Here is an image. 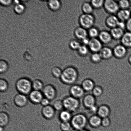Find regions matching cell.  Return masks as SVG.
I'll list each match as a JSON object with an SVG mask.
<instances>
[{"label":"cell","mask_w":131,"mask_h":131,"mask_svg":"<svg viewBox=\"0 0 131 131\" xmlns=\"http://www.w3.org/2000/svg\"><path fill=\"white\" fill-rule=\"evenodd\" d=\"M13 3H14L15 5H16L17 4H18L19 3H20V1H13Z\"/></svg>","instance_id":"cell-49"},{"label":"cell","mask_w":131,"mask_h":131,"mask_svg":"<svg viewBox=\"0 0 131 131\" xmlns=\"http://www.w3.org/2000/svg\"><path fill=\"white\" fill-rule=\"evenodd\" d=\"M9 117L8 114L4 112H1L0 113V125L1 127L6 126L9 122Z\"/></svg>","instance_id":"cell-28"},{"label":"cell","mask_w":131,"mask_h":131,"mask_svg":"<svg viewBox=\"0 0 131 131\" xmlns=\"http://www.w3.org/2000/svg\"><path fill=\"white\" fill-rule=\"evenodd\" d=\"M85 92H92L96 86L94 81L90 78H86L82 81L81 85Z\"/></svg>","instance_id":"cell-17"},{"label":"cell","mask_w":131,"mask_h":131,"mask_svg":"<svg viewBox=\"0 0 131 131\" xmlns=\"http://www.w3.org/2000/svg\"><path fill=\"white\" fill-rule=\"evenodd\" d=\"M77 51L80 56L84 57L88 55L90 50L88 46L82 45Z\"/></svg>","instance_id":"cell-33"},{"label":"cell","mask_w":131,"mask_h":131,"mask_svg":"<svg viewBox=\"0 0 131 131\" xmlns=\"http://www.w3.org/2000/svg\"><path fill=\"white\" fill-rule=\"evenodd\" d=\"M47 4L49 8L52 11H58L61 9V1L58 0H51L47 1Z\"/></svg>","instance_id":"cell-24"},{"label":"cell","mask_w":131,"mask_h":131,"mask_svg":"<svg viewBox=\"0 0 131 131\" xmlns=\"http://www.w3.org/2000/svg\"><path fill=\"white\" fill-rule=\"evenodd\" d=\"M113 50V56L119 59L124 58L127 53V48L121 43L115 46Z\"/></svg>","instance_id":"cell-10"},{"label":"cell","mask_w":131,"mask_h":131,"mask_svg":"<svg viewBox=\"0 0 131 131\" xmlns=\"http://www.w3.org/2000/svg\"><path fill=\"white\" fill-rule=\"evenodd\" d=\"M102 118L97 114L92 115L88 118V124L91 127L97 129L101 126Z\"/></svg>","instance_id":"cell-15"},{"label":"cell","mask_w":131,"mask_h":131,"mask_svg":"<svg viewBox=\"0 0 131 131\" xmlns=\"http://www.w3.org/2000/svg\"><path fill=\"white\" fill-rule=\"evenodd\" d=\"M9 84L7 81L3 78L0 80V91L1 92H6L8 89Z\"/></svg>","instance_id":"cell-41"},{"label":"cell","mask_w":131,"mask_h":131,"mask_svg":"<svg viewBox=\"0 0 131 131\" xmlns=\"http://www.w3.org/2000/svg\"><path fill=\"white\" fill-rule=\"evenodd\" d=\"M81 45L79 41L75 39L72 40L69 43V48L73 50L78 51Z\"/></svg>","instance_id":"cell-35"},{"label":"cell","mask_w":131,"mask_h":131,"mask_svg":"<svg viewBox=\"0 0 131 131\" xmlns=\"http://www.w3.org/2000/svg\"><path fill=\"white\" fill-rule=\"evenodd\" d=\"M62 70L58 67H53L51 70V73L54 77L56 78H61Z\"/></svg>","instance_id":"cell-40"},{"label":"cell","mask_w":131,"mask_h":131,"mask_svg":"<svg viewBox=\"0 0 131 131\" xmlns=\"http://www.w3.org/2000/svg\"><path fill=\"white\" fill-rule=\"evenodd\" d=\"M74 34L77 39L81 41L88 37V30L80 26L75 28Z\"/></svg>","instance_id":"cell-19"},{"label":"cell","mask_w":131,"mask_h":131,"mask_svg":"<svg viewBox=\"0 0 131 131\" xmlns=\"http://www.w3.org/2000/svg\"><path fill=\"white\" fill-rule=\"evenodd\" d=\"M118 3L120 9L129 10L131 6L130 1L128 0H120Z\"/></svg>","instance_id":"cell-34"},{"label":"cell","mask_w":131,"mask_h":131,"mask_svg":"<svg viewBox=\"0 0 131 131\" xmlns=\"http://www.w3.org/2000/svg\"><path fill=\"white\" fill-rule=\"evenodd\" d=\"M111 113V108L108 105L103 104L98 106L97 115L101 118L109 117Z\"/></svg>","instance_id":"cell-12"},{"label":"cell","mask_w":131,"mask_h":131,"mask_svg":"<svg viewBox=\"0 0 131 131\" xmlns=\"http://www.w3.org/2000/svg\"><path fill=\"white\" fill-rule=\"evenodd\" d=\"M88 47L90 51L92 53H99L103 47L98 38H90Z\"/></svg>","instance_id":"cell-11"},{"label":"cell","mask_w":131,"mask_h":131,"mask_svg":"<svg viewBox=\"0 0 131 131\" xmlns=\"http://www.w3.org/2000/svg\"><path fill=\"white\" fill-rule=\"evenodd\" d=\"M9 65L7 61L4 60L0 61V73L1 74L6 72L8 70Z\"/></svg>","instance_id":"cell-38"},{"label":"cell","mask_w":131,"mask_h":131,"mask_svg":"<svg viewBox=\"0 0 131 131\" xmlns=\"http://www.w3.org/2000/svg\"><path fill=\"white\" fill-rule=\"evenodd\" d=\"M25 5L21 3L15 5L14 8V11L15 13L19 15H21L24 13L25 12Z\"/></svg>","instance_id":"cell-32"},{"label":"cell","mask_w":131,"mask_h":131,"mask_svg":"<svg viewBox=\"0 0 131 131\" xmlns=\"http://www.w3.org/2000/svg\"><path fill=\"white\" fill-rule=\"evenodd\" d=\"M119 20L116 15H110L106 18V24L109 28L112 29L117 27Z\"/></svg>","instance_id":"cell-21"},{"label":"cell","mask_w":131,"mask_h":131,"mask_svg":"<svg viewBox=\"0 0 131 131\" xmlns=\"http://www.w3.org/2000/svg\"><path fill=\"white\" fill-rule=\"evenodd\" d=\"M121 44L127 48H131V32L127 31L124 33L120 40Z\"/></svg>","instance_id":"cell-25"},{"label":"cell","mask_w":131,"mask_h":131,"mask_svg":"<svg viewBox=\"0 0 131 131\" xmlns=\"http://www.w3.org/2000/svg\"><path fill=\"white\" fill-rule=\"evenodd\" d=\"M14 101L16 106L20 107H23L27 105L28 100L26 95L19 93L15 96Z\"/></svg>","instance_id":"cell-16"},{"label":"cell","mask_w":131,"mask_h":131,"mask_svg":"<svg viewBox=\"0 0 131 131\" xmlns=\"http://www.w3.org/2000/svg\"><path fill=\"white\" fill-rule=\"evenodd\" d=\"M103 7L105 11L110 15L117 14L120 10L118 2L114 0L105 1Z\"/></svg>","instance_id":"cell-6"},{"label":"cell","mask_w":131,"mask_h":131,"mask_svg":"<svg viewBox=\"0 0 131 131\" xmlns=\"http://www.w3.org/2000/svg\"><path fill=\"white\" fill-rule=\"evenodd\" d=\"M90 39V38L88 37L83 39V40H82V43H83L82 45L88 46L89 43Z\"/></svg>","instance_id":"cell-48"},{"label":"cell","mask_w":131,"mask_h":131,"mask_svg":"<svg viewBox=\"0 0 131 131\" xmlns=\"http://www.w3.org/2000/svg\"><path fill=\"white\" fill-rule=\"evenodd\" d=\"M104 1V0H92L90 2L94 9H100L103 7Z\"/></svg>","instance_id":"cell-36"},{"label":"cell","mask_w":131,"mask_h":131,"mask_svg":"<svg viewBox=\"0 0 131 131\" xmlns=\"http://www.w3.org/2000/svg\"><path fill=\"white\" fill-rule=\"evenodd\" d=\"M50 101L48 99L44 97L41 101L40 104L43 107H45L50 105Z\"/></svg>","instance_id":"cell-45"},{"label":"cell","mask_w":131,"mask_h":131,"mask_svg":"<svg viewBox=\"0 0 131 131\" xmlns=\"http://www.w3.org/2000/svg\"><path fill=\"white\" fill-rule=\"evenodd\" d=\"M110 32L113 39L116 40L121 39L125 33L124 30L118 27L111 29Z\"/></svg>","instance_id":"cell-23"},{"label":"cell","mask_w":131,"mask_h":131,"mask_svg":"<svg viewBox=\"0 0 131 131\" xmlns=\"http://www.w3.org/2000/svg\"><path fill=\"white\" fill-rule=\"evenodd\" d=\"M116 14L120 21L126 22L131 18V11L129 10L120 9Z\"/></svg>","instance_id":"cell-22"},{"label":"cell","mask_w":131,"mask_h":131,"mask_svg":"<svg viewBox=\"0 0 131 131\" xmlns=\"http://www.w3.org/2000/svg\"><path fill=\"white\" fill-rule=\"evenodd\" d=\"M91 92L92 94L96 98L100 97L103 94V88L101 85H96Z\"/></svg>","instance_id":"cell-29"},{"label":"cell","mask_w":131,"mask_h":131,"mask_svg":"<svg viewBox=\"0 0 131 131\" xmlns=\"http://www.w3.org/2000/svg\"><path fill=\"white\" fill-rule=\"evenodd\" d=\"M117 27L120 28V29H122L123 30H124V29H126V22L119 20Z\"/></svg>","instance_id":"cell-46"},{"label":"cell","mask_w":131,"mask_h":131,"mask_svg":"<svg viewBox=\"0 0 131 131\" xmlns=\"http://www.w3.org/2000/svg\"><path fill=\"white\" fill-rule=\"evenodd\" d=\"M4 127H1V128H0V131H4Z\"/></svg>","instance_id":"cell-52"},{"label":"cell","mask_w":131,"mask_h":131,"mask_svg":"<svg viewBox=\"0 0 131 131\" xmlns=\"http://www.w3.org/2000/svg\"><path fill=\"white\" fill-rule=\"evenodd\" d=\"M78 22L80 26L88 30L94 26L95 18L92 14L83 13L80 16Z\"/></svg>","instance_id":"cell-5"},{"label":"cell","mask_w":131,"mask_h":131,"mask_svg":"<svg viewBox=\"0 0 131 131\" xmlns=\"http://www.w3.org/2000/svg\"><path fill=\"white\" fill-rule=\"evenodd\" d=\"M100 31L97 28L93 27L88 29V37L90 38H98Z\"/></svg>","instance_id":"cell-31"},{"label":"cell","mask_w":131,"mask_h":131,"mask_svg":"<svg viewBox=\"0 0 131 131\" xmlns=\"http://www.w3.org/2000/svg\"><path fill=\"white\" fill-rule=\"evenodd\" d=\"M15 87L19 93L25 95H29L33 89L32 82L26 78H22L18 79L15 83Z\"/></svg>","instance_id":"cell-3"},{"label":"cell","mask_w":131,"mask_h":131,"mask_svg":"<svg viewBox=\"0 0 131 131\" xmlns=\"http://www.w3.org/2000/svg\"></svg>","instance_id":"cell-54"},{"label":"cell","mask_w":131,"mask_h":131,"mask_svg":"<svg viewBox=\"0 0 131 131\" xmlns=\"http://www.w3.org/2000/svg\"><path fill=\"white\" fill-rule=\"evenodd\" d=\"M13 3L11 0H0V3L2 6H8L11 5Z\"/></svg>","instance_id":"cell-44"},{"label":"cell","mask_w":131,"mask_h":131,"mask_svg":"<svg viewBox=\"0 0 131 131\" xmlns=\"http://www.w3.org/2000/svg\"><path fill=\"white\" fill-rule=\"evenodd\" d=\"M80 131H91L90 130H89V129H87L86 128L85 129H83V130H81Z\"/></svg>","instance_id":"cell-51"},{"label":"cell","mask_w":131,"mask_h":131,"mask_svg":"<svg viewBox=\"0 0 131 131\" xmlns=\"http://www.w3.org/2000/svg\"><path fill=\"white\" fill-rule=\"evenodd\" d=\"M98 39L102 44L107 45L112 41L113 38L110 32L107 30H102L100 32Z\"/></svg>","instance_id":"cell-18"},{"label":"cell","mask_w":131,"mask_h":131,"mask_svg":"<svg viewBox=\"0 0 131 131\" xmlns=\"http://www.w3.org/2000/svg\"><path fill=\"white\" fill-rule=\"evenodd\" d=\"M53 107L56 110L61 111L64 108L63 102L61 100H58L55 101L53 105Z\"/></svg>","instance_id":"cell-42"},{"label":"cell","mask_w":131,"mask_h":131,"mask_svg":"<svg viewBox=\"0 0 131 131\" xmlns=\"http://www.w3.org/2000/svg\"><path fill=\"white\" fill-rule=\"evenodd\" d=\"M43 95L40 91L33 90L29 94V99L32 103L34 104H40L43 98Z\"/></svg>","instance_id":"cell-13"},{"label":"cell","mask_w":131,"mask_h":131,"mask_svg":"<svg viewBox=\"0 0 131 131\" xmlns=\"http://www.w3.org/2000/svg\"><path fill=\"white\" fill-rule=\"evenodd\" d=\"M42 92L44 97L50 101L54 99L57 95V91L56 88L51 84L45 86L42 90Z\"/></svg>","instance_id":"cell-9"},{"label":"cell","mask_w":131,"mask_h":131,"mask_svg":"<svg viewBox=\"0 0 131 131\" xmlns=\"http://www.w3.org/2000/svg\"><path fill=\"white\" fill-rule=\"evenodd\" d=\"M88 121V118L85 114L79 113L73 116L70 123L73 129L80 131L86 129Z\"/></svg>","instance_id":"cell-2"},{"label":"cell","mask_w":131,"mask_h":131,"mask_svg":"<svg viewBox=\"0 0 131 131\" xmlns=\"http://www.w3.org/2000/svg\"><path fill=\"white\" fill-rule=\"evenodd\" d=\"M42 114L45 118L51 120L54 117L56 114V110L53 106L49 105L43 107L42 110Z\"/></svg>","instance_id":"cell-14"},{"label":"cell","mask_w":131,"mask_h":131,"mask_svg":"<svg viewBox=\"0 0 131 131\" xmlns=\"http://www.w3.org/2000/svg\"><path fill=\"white\" fill-rule=\"evenodd\" d=\"M64 108L71 113L77 112L80 106L79 100L70 96H67L63 100Z\"/></svg>","instance_id":"cell-4"},{"label":"cell","mask_w":131,"mask_h":131,"mask_svg":"<svg viewBox=\"0 0 131 131\" xmlns=\"http://www.w3.org/2000/svg\"><path fill=\"white\" fill-rule=\"evenodd\" d=\"M81 9L83 14H92L93 12V8L91 2H85L82 5Z\"/></svg>","instance_id":"cell-27"},{"label":"cell","mask_w":131,"mask_h":131,"mask_svg":"<svg viewBox=\"0 0 131 131\" xmlns=\"http://www.w3.org/2000/svg\"><path fill=\"white\" fill-rule=\"evenodd\" d=\"M99 53L102 58V60L110 59L113 56V49L108 47H103Z\"/></svg>","instance_id":"cell-20"},{"label":"cell","mask_w":131,"mask_h":131,"mask_svg":"<svg viewBox=\"0 0 131 131\" xmlns=\"http://www.w3.org/2000/svg\"><path fill=\"white\" fill-rule=\"evenodd\" d=\"M79 75V72L76 68L73 66H69L62 71L60 79L64 84L71 86L75 84Z\"/></svg>","instance_id":"cell-1"},{"label":"cell","mask_w":131,"mask_h":131,"mask_svg":"<svg viewBox=\"0 0 131 131\" xmlns=\"http://www.w3.org/2000/svg\"><path fill=\"white\" fill-rule=\"evenodd\" d=\"M44 87L43 82L40 80L35 79L32 82V87L33 90H42Z\"/></svg>","instance_id":"cell-30"},{"label":"cell","mask_w":131,"mask_h":131,"mask_svg":"<svg viewBox=\"0 0 131 131\" xmlns=\"http://www.w3.org/2000/svg\"><path fill=\"white\" fill-rule=\"evenodd\" d=\"M69 92L70 96L79 100L83 98L85 93L81 85L77 84L71 86L69 89Z\"/></svg>","instance_id":"cell-7"},{"label":"cell","mask_w":131,"mask_h":131,"mask_svg":"<svg viewBox=\"0 0 131 131\" xmlns=\"http://www.w3.org/2000/svg\"><path fill=\"white\" fill-rule=\"evenodd\" d=\"M72 114L71 112L65 110H61L59 115L60 119L62 122H70L73 117Z\"/></svg>","instance_id":"cell-26"},{"label":"cell","mask_w":131,"mask_h":131,"mask_svg":"<svg viewBox=\"0 0 131 131\" xmlns=\"http://www.w3.org/2000/svg\"><path fill=\"white\" fill-rule=\"evenodd\" d=\"M126 29L127 31L131 32V18L126 22Z\"/></svg>","instance_id":"cell-47"},{"label":"cell","mask_w":131,"mask_h":131,"mask_svg":"<svg viewBox=\"0 0 131 131\" xmlns=\"http://www.w3.org/2000/svg\"><path fill=\"white\" fill-rule=\"evenodd\" d=\"M90 60L92 63L95 64L99 63L102 59L99 53H92L90 56Z\"/></svg>","instance_id":"cell-39"},{"label":"cell","mask_w":131,"mask_h":131,"mask_svg":"<svg viewBox=\"0 0 131 131\" xmlns=\"http://www.w3.org/2000/svg\"><path fill=\"white\" fill-rule=\"evenodd\" d=\"M128 60L129 63L131 65V55L128 57Z\"/></svg>","instance_id":"cell-50"},{"label":"cell","mask_w":131,"mask_h":131,"mask_svg":"<svg viewBox=\"0 0 131 131\" xmlns=\"http://www.w3.org/2000/svg\"><path fill=\"white\" fill-rule=\"evenodd\" d=\"M71 131H79L77 130H76V129H72V130Z\"/></svg>","instance_id":"cell-53"},{"label":"cell","mask_w":131,"mask_h":131,"mask_svg":"<svg viewBox=\"0 0 131 131\" xmlns=\"http://www.w3.org/2000/svg\"><path fill=\"white\" fill-rule=\"evenodd\" d=\"M60 127L62 131H71L73 129L70 122H61Z\"/></svg>","instance_id":"cell-37"},{"label":"cell","mask_w":131,"mask_h":131,"mask_svg":"<svg viewBox=\"0 0 131 131\" xmlns=\"http://www.w3.org/2000/svg\"><path fill=\"white\" fill-rule=\"evenodd\" d=\"M82 104L86 110H89L97 106L96 98L92 93L88 94L82 98Z\"/></svg>","instance_id":"cell-8"},{"label":"cell","mask_w":131,"mask_h":131,"mask_svg":"<svg viewBox=\"0 0 131 131\" xmlns=\"http://www.w3.org/2000/svg\"><path fill=\"white\" fill-rule=\"evenodd\" d=\"M111 121L110 117H106L102 119L101 126L103 128H107L111 125Z\"/></svg>","instance_id":"cell-43"}]
</instances>
